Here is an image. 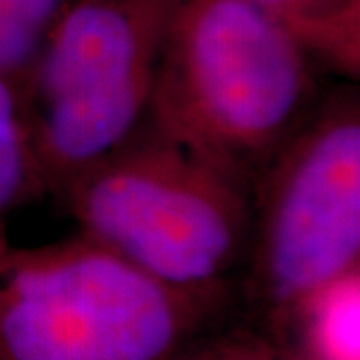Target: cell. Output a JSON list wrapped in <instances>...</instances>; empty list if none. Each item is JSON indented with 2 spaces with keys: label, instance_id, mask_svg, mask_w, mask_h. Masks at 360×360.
Segmentation results:
<instances>
[{
  "label": "cell",
  "instance_id": "2",
  "mask_svg": "<svg viewBox=\"0 0 360 360\" xmlns=\"http://www.w3.org/2000/svg\"><path fill=\"white\" fill-rule=\"evenodd\" d=\"M58 200L78 232L179 290H220L245 262L250 186L146 120Z\"/></svg>",
  "mask_w": 360,
  "mask_h": 360
},
{
  "label": "cell",
  "instance_id": "7",
  "mask_svg": "<svg viewBox=\"0 0 360 360\" xmlns=\"http://www.w3.org/2000/svg\"><path fill=\"white\" fill-rule=\"evenodd\" d=\"M39 174L26 136L18 84L0 78V243L8 238V219L40 198Z\"/></svg>",
  "mask_w": 360,
  "mask_h": 360
},
{
  "label": "cell",
  "instance_id": "9",
  "mask_svg": "<svg viewBox=\"0 0 360 360\" xmlns=\"http://www.w3.org/2000/svg\"><path fill=\"white\" fill-rule=\"evenodd\" d=\"M316 307V342L326 360H359L360 295L356 272L312 298Z\"/></svg>",
  "mask_w": 360,
  "mask_h": 360
},
{
  "label": "cell",
  "instance_id": "1",
  "mask_svg": "<svg viewBox=\"0 0 360 360\" xmlns=\"http://www.w3.org/2000/svg\"><path fill=\"white\" fill-rule=\"evenodd\" d=\"M316 68L257 0H174L146 122L252 186L319 103Z\"/></svg>",
  "mask_w": 360,
  "mask_h": 360
},
{
  "label": "cell",
  "instance_id": "8",
  "mask_svg": "<svg viewBox=\"0 0 360 360\" xmlns=\"http://www.w3.org/2000/svg\"><path fill=\"white\" fill-rule=\"evenodd\" d=\"M72 0H0V78L20 82Z\"/></svg>",
  "mask_w": 360,
  "mask_h": 360
},
{
  "label": "cell",
  "instance_id": "6",
  "mask_svg": "<svg viewBox=\"0 0 360 360\" xmlns=\"http://www.w3.org/2000/svg\"><path fill=\"white\" fill-rule=\"evenodd\" d=\"M304 42L310 54L359 70L360 0H257Z\"/></svg>",
  "mask_w": 360,
  "mask_h": 360
},
{
  "label": "cell",
  "instance_id": "4",
  "mask_svg": "<svg viewBox=\"0 0 360 360\" xmlns=\"http://www.w3.org/2000/svg\"><path fill=\"white\" fill-rule=\"evenodd\" d=\"M174 0H72L18 82L42 196L60 198L146 120Z\"/></svg>",
  "mask_w": 360,
  "mask_h": 360
},
{
  "label": "cell",
  "instance_id": "5",
  "mask_svg": "<svg viewBox=\"0 0 360 360\" xmlns=\"http://www.w3.org/2000/svg\"><path fill=\"white\" fill-rule=\"evenodd\" d=\"M360 257V96L322 92L250 186L243 266L272 307L312 300L356 272Z\"/></svg>",
  "mask_w": 360,
  "mask_h": 360
},
{
  "label": "cell",
  "instance_id": "3",
  "mask_svg": "<svg viewBox=\"0 0 360 360\" xmlns=\"http://www.w3.org/2000/svg\"><path fill=\"white\" fill-rule=\"evenodd\" d=\"M224 288L158 283L82 232L0 243V360H172Z\"/></svg>",
  "mask_w": 360,
  "mask_h": 360
}]
</instances>
